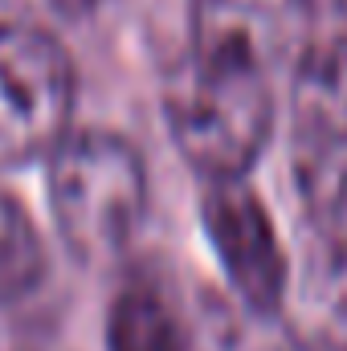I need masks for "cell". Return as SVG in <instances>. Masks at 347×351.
Instances as JSON below:
<instances>
[{"instance_id":"6da1fadb","label":"cell","mask_w":347,"mask_h":351,"mask_svg":"<svg viewBox=\"0 0 347 351\" xmlns=\"http://www.w3.org/2000/svg\"><path fill=\"white\" fill-rule=\"evenodd\" d=\"M164 114L176 147L204 180H246L274 123L270 78L188 53L168 78Z\"/></svg>"},{"instance_id":"7a4b0ae2","label":"cell","mask_w":347,"mask_h":351,"mask_svg":"<svg viewBox=\"0 0 347 351\" xmlns=\"http://www.w3.org/2000/svg\"><path fill=\"white\" fill-rule=\"evenodd\" d=\"M49 208L62 241L82 262L119 254L147 208L139 152L119 135H66L49 152Z\"/></svg>"},{"instance_id":"3957f363","label":"cell","mask_w":347,"mask_h":351,"mask_svg":"<svg viewBox=\"0 0 347 351\" xmlns=\"http://www.w3.org/2000/svg\"><path fill=\"white\" fill-rule=\"evenodd\" d=\"M74 70L37 29H0V168L49 156L70 127Z\"/></svg>"},{"instance_id":"277c9868","label":"cell","mask_w":347,"mask_h":351,"mask_svg":"<svg viewBox=\"0 0 347 351\" xmlns=\"http://www.w3.org/2000/svg\"><path fill=\"white\" fill-rule=\"evenodd\" d=\"M200 217L233 294L261 315H274L286 298V254L265 204L246 180H208Z\"/></svg>"},{"instance_id":"5b68a950","label":"cell","mask_w":347,"mask_h":351,"mask_svg":"<svg viewBox=\"0 0 347 351\" xmlns=\"http://www.w3.org/2000/svg\"><path fill=\"white\" fill-rule=\"evenodd\" d=\"M311 0H196L192 53L274 78L302 58Z\"/></svg>"},{"instance_id":"8992f818","label":"cell","mask_w":347,"mask_h":351,"mask_svg":"<svg viewBox=\"0 0 347 351\" xmlns=\"http://www.w3.org/2000/svg\"><path fill=\"white\" fill-rule=\"evenodd\" d=\"M294 184L323 250L347 262V127L294 135Z\"/></svg>"},{"instance_id":"52a82bcc","label":"cell","mask_w":347,"mask_h":351,"mask_svg":"<svg viewBox=\"0 0 347 351\" xmlns=\"http://www.w3.org/2000/svg\"><path fill=\"white\" fill-rule=\"evenodd\" d=\"M106 351H192V339L160 290L127 286L106 311Z\"/></svg>"},{"instance_id":"ba28073f","label":"cell","mask_w":347,"mask_h":351,"mask_svg":"<svg viewBox=\"0 0 347 351\" xmlns=\"http://www.w3.org/2000/svg\"><path fill=\"white\" fill-rule=\"evenodd\" d=\"M192 351H290L274 327V315L246 306L237 294H200L196 323L188 331Z\"/></svg>"},{"instance_id":"9c48e42d","label":"cell","mask_w":347,"mask_h":351,"mask_svg":"<svg viewBox=\"0 0 347 351\" xmlns=\"http://www.w3.org/2000/svg\"><path fill=\"white\" fill-rule=\"evenodd\" d=\"M45 274V254L29 213L0 192V302L25 298Z\"/></svg>"},{"instance_id":"30bf717a","label":"cell","mask_w":347,"mask_h":351,"mask_svg":"<svg viewBox=\"0 0 347 351\" xmlns=\"http://www.w3.org/2000/svg\"><path fill=\"white\" fill-rule=\"evenodd\" d=\"M311 8H319V12H331L335 21H344V25H347V0H311Z\"/></svg>"}]
</instances>
